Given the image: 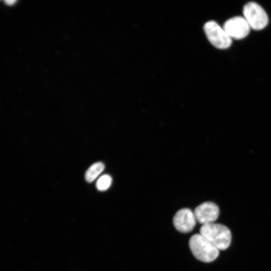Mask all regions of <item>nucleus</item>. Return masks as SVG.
<instances>
[{
  "instance_id": "9",
  "label": "nucleus",
  "mask_w": 271,
  "mask_h": 271,
  "mask_svg": "<svg viewBox=\"0 0 271 271\" xmlns=\"http://www.w3.org/2000/svg\"><path fill=\"white\" fill-rule=\"evenodd\" d=\"M111 183V177L108 174H104L98 179L96 183V187L98 190L104 191L110 187Z\"/></svg>"
},
{
  "instance_id": "1",
  "label": "nucleus",
  "mask_w": 271,
  "mask_h": 271,
  "mask_svg": "<svg viewBox=\"0 0 271 271\" xmlns=\"http://www.w3.org/2000/svg\"><path fill=\"white\" fill-rule=\"evenodd\" d=\"M200 233L219 250L227 249L231 242V234L230 230L221 224L212 223L202 225L200 229Z\"/></svg>"
},
{
  "instance_id": "5",
  "label": "nucleus",
  "mask_w": 271,
  "mask_h": 271,
  "mask_svg": "<svg viewBox=\"0 0 271 271\" xmlns=\"http://www.w3.org/2000/svg\"><path fill=\"white\" fill-rule=\"evenodd\" d=\"M227 35L236 40L242 39L249 33L250 27L244 17L237 16L226 21L223 27Z\"/></svg>"
},
{
  "instance_id": "6",
  "label": "nucleus",
  "mask_w": 271,
  "mask_h": 271,
  "mask_svg": "<svg viewBox=\"0 0 271 271\" xmlns=\"http://www.w3.org/2000/svg\"><path fill=\"white\" fill-rule=\"evenodd\" d=\"M196 220L202 225L214 223L218 218L219 209L212 202H205L198 205L194 211Z\"/></svg>"
},
{
  "instance_id": "7",
  "label": "nucleus",
  "mask_w": 271,
  "mask_h": 271,
  "mask_svg": "<svg viewBox=\"0 0 271 271\" xmlns=\"http://www.w3.org/2000/svg\"><path fill=\"white\" fill-rule=\"evenodd\" d=\"M196 221L194 212L188 208L180 209L173 218L175 228L183 233L191 231L196 225Z\"/></svg>"
},
{
  "instance_id": "10",
  "label": "nucleus",
  "mask_w": 271,
  "mask_h": 271,
  "mask_svg": "<svg viewBox=\"0 0 271 271\" xmlns=\"http://www.w3.org/2000/svg\"><path fill=\"white\" fill-rule=\"evenodd\" d=\"M15 1H5L6 3H7L8 4H10V3H13Z\"/></svg>"
},
{
  "instance_id": "3",
  "label": "nucleus",
  "mask_w": 271,
  "mask_h": 271,
  "mask_svg": "<svg viewBox=\"0 0 271 271\" xmlns=\"http://www.w3.org/2000/svg\"><path fill=\"white\" fill-rule=\"evenodd\" d=\"M244 18L250 28L260 30L264 28L268 23V18L264 10L257 3L251 2L243 7Z\"/></svg>"
},
{
  "instance_id": "2",
  "label": "nucleus",
  "mask_w": 271,
  "mask_h": 271,
  "mask_svg": "<svg viewBox=\"0 0 271 271\" xmlns=\"http://www.w3.org/2000/svg\"><path fill=\"white\" fill-rule=\"evenodd\" d=\"M189 246L194 256L205 262L214 260L219 255V249L200 233L191 237Z\"/></svg>"
},
{
  "instance_id": "8",
  "label": "nucleus",
  "mask_w": 271,
  "mask_h": 271,
  "mask_svg": "<svg viewBox=\"0 0 271 271\" xmlns=\"http://www.w3.org/2000/svg\"><path fill=\"white\" fill-rule=\"evenodd\" d=\"M104 169V165L100 162L92 164L86 171L85 174L86 180L91 183L95 180Z\"/></svg>"
},
{
  "instance_id": "4",
  "label": "nucleus",
  "mask_w": 271,
  "mask_h": 271,
  "mask_svg": "<svg viewBox=\"0 0 271 271\" xmlns=\"http://www.w3.org/2000/svg\"><path fill=\"white\" fill-rule=\"evenodd\" d=\"M205 34L211 44L218 49H224L230 46L232 39L216 22L210 21L204 26Z\"/></svg>"
}]
</instances>
